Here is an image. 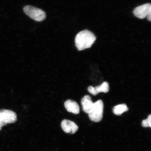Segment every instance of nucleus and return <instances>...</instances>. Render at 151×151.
I'll return each instance as SVG.
<instances>
[{
    "mask_svg": "<svg viewBox=\"0 0 151 151\" xmlns=\"http://www.w3.org/2000/svg\"><path fill=\"white\" fill-rule=\"evenodd\" d=\"M88 91L89 93L94 96H96L100 92L106 93L109 90V86L108 83L104 82L101 85L96 87L90 86L88 88Z\"/></svg>",
    "mask_w": 151,
    "mask_h": 151,
    "instance_id": "obj_7",
    "label": "nucleus"
},
{
    "mask_svg": "<svg viewBox=\"0 0 151 151\" xmlns=\"http://www.w3.org/2000/svg\"><path fill=\"white\" fill-rule=\"evenodd\" d=\"M103 109L104 104L102 100H99L94 103L88 113L90 120L96 122H101L103 118Z\"/></svg>",
    "mask_w": 151,
    "mask_h": 151,
    "instance_id": "obj_2",
    "label": "nucleus"
},
{
    "mask_svg": "<svg viewBox=\"0 0 151 151\" xmlns=\"http://www.w3.org/2000/svg\"><path fill=\"white\" fill-rule=\"evenodd\" d=\"M16 113L8 109L0 110V131L4 126L7 124L14 123L17 121Z\"/></svg>",
    "mask_w": 151,
    "mask_h": 151,
    "instance_id": "obj_4",
    "label": "nucleus"
},
{
    "mask_svg": "<svg viewBox=\"0 0 151 151\" xmlns=\"http://www.w3.org/2000/svg\"><path fill=\"white\" fill-rule=\"evenodd\" d=\"M142 125L145 128L151 127V115L150 114L146 119L142 121Z\"/></svg>",
    "mask_w": 151,
    "mask_h": 151,
    "instance_id": "obj_11",
    "label": "nucleus"
},
{
    "mask_svg": "<svg viewBox=\"0 0 151 151\" xmlns=\"http://www.w3.org/2000/svg\"><path fill=\"white\" fill-rule=\"evenodd\" d=\"M96 39L94 34L88 30H84L77 34L75 39L76 46L79 51L90 48Z\"/></svg>",
    "mask_w": 151,
    "mask_h": 151,
    "instance_id": "obj_1",
    "label": "nucleus"
},
{
    "mask_svg": "<svg viewBox=\"0 0 151 151\" xmlns=\"http://www.w3.org/2000/svg\"><path fill=\"white\" fill-rule=\"evenodd\" d=\"M128 109L127 105L123 104L115 106L113 109V112L115 114L120 116L123 113L127 112Z\"/></svg>",
    "mask_w": 151,
    "mask_h": 151,
    "instance_id": "obj_10",
    "label": "nucleus"
},
{
    "mask_svg": "<svg viewBox=\"0 0 151 151\" xmlns=\"http://www.w3.org/2000/svg\"><path fill=\"white\" fill-rule=\"evenodd\" d=\"M65 108L68 112L75 114H78L80 112V108L78 104L72 100H68L65 103Z\"/></svg>",
    "mask_w": 151,
    "mask_h": 151,
    "instance_id": "obj_8",
    "label": "nucleus"
},
{
    "mask_svg": "<svg viewBox=\"0 0 151 151\" xmlns=\"http://www.w3.org/2000/svg\"><path fill=\"white\" fill-rule=\"evenodd\" d=\"M81 103L83 111L88 114L94 104L92 101L91 97L88 95L85 96L81 100Z\"/></svg>",
    "mask_w": 151,
    "mask_h": 151,
    "instance_id": "obj_9",
    "label": "nucleus"
},
{
    "mask_svg": "<svg viewBox=\"0 0 151 151\" xmlns=\"http://www.w3.org/2000/svg\"><path fill=\"white\" fill-rule=\"evenodd\" d=\"M133 12L137 17L140 19L147 17V19L151 22V5L150 3L145 4L136 7Z\"/></svg>",
    "mask_w": 151,
    "mask_h": 151,
    "instance_id": "obj_5",
    "label": "nucleus"
},
{
    "mask_svg": "<svg viewBox=\"0 0 151 151\" xmlns=\"http://www.w3.org/2000/svg\"><path fill=\"white\" fill-rule=\"evenodd\" d=\"M61 127L65 133L71 134L75 133L78 129V126L74 122L67 119L62 121Z\"/></svg>",
    "mask_w": 151,
    "mask_h": 151,
    "instance_id": "obj_6",
    "label": "nucleus"
},
{
    "mask_svg": "<svg viewBox=\"0 0 151 151\" xmlns=\"http://www.w3.org/2000/svg\"><path fill=\"white\" fill-rule=\"evenodd\" d=\"M23 10L26 15L36 21L42 22L46 18V13L44 11L32 6H26Z\"/></svg>",
    "mask_w": 151,
    "mask_h": 151,
    "instance_id": "obj_3",
    "label": "nucleus"
}]
</instances>
